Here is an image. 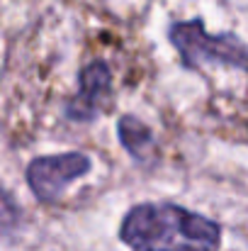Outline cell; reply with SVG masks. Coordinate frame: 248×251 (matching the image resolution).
I'll return each mask as SVG.
<instances>
[{
    "label": "cell",
    "instance_id": "277c9868",
    "mask_svg": "<svg viewBox=\"0 0 248 251\" xmlns=\"http://www.w3.org/2000/svg\"><path fill=\"white\" fill-rule=\"evenodd\" d=\"M112 74L105 61H92L81 71L78 95L66 102V117L73 122H90L110 102Z\"/></svg>",
    "mask_w": 248,
    "mask_h": 251
},
{
    "label": "cell",
    "instance_id": "8992f818",
    "mask_svg": "<svg viewBox=\"0 0 248 251\" xmlns=\"http://www.w3.org/2000/svg\"><path fill=\"white\" fill-rule=\"evenodd\" d=\"M22 222V212L20 205L15 202V198L5 190V185L0 183V237L12 234Z\"/></svg>",
    "mask_w": 248,
    "mask_h": 251
},
{
    "label": "cell",
    "instance_id": "3957f363",
    "mask_svg": "<svg viewBox=\"0 0 248 251\" xmlns=\"http://www.w3.org/2000/svg\"><path fill=\"white\" fill-rule=\"evenodd\" d=\"M88 171H90V159L81 151L39 156L27 166V183L39 202L54 205L61 200V195L71 183L88 176Z\"/></svg>",
    "mask_w": 248,
    "mask_h": 251
},
{
    "label": "cell",
    "instance_id": "7a4b0ae2",
    "mask_svg": "<svg viewBox=\"0 0 248 251\" xmlns=\"http://www.w3.org/2000/svg\"><path fill=\"white\" fill-rule=\"evenodd\" d=\"M170 44L178 49L180 59L190 69L202 66H231L239 71H248V47L231 32L209 34L202 20L175 22L168 29Z\"/></svg>",
    "mask_w": 248,
    "mask_h": 251
},
{
    "label": "cell",
    "instance_id": "5b68a950",
    "mask_svg": "<svg viewBox=\"0 0 248 251\" xmlns=\"http://www.w3.org/2000/svg\"><path fill=\"white\" fill-rule=\"evenodd\" d=\"M117 134L122 147L136 159V161H151L154 154V134L151 129L134 115H124L117 122Z\"/></svg>",
    "mask_w": 248,
    "mask_h": 251
},
{
    "label": "cell",
    "instance_id": "6da1fadb",
    "mask_svg": "<svg viewBox=\"0 0 248 251\" xmlns=\"http://www.w3.org/2000/svg\"><path fill=\"white\" fill-rule=\"evenodd\" d=\"M119 239L132 251H219L222 227L173 202H141L124 215Z\"/></svg>",
    "mask_w": 248,
    "mask_h": 251
}]
</instances>
